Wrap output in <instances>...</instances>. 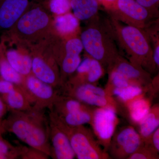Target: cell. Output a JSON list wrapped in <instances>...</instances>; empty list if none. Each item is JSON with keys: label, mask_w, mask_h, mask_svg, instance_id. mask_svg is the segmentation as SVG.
<instances>
[{"label": "cell", "mask_w": 159, "mask_h": 159, "mask_svg": "<svg viewBox=\"0 0 159 159\" xmlns=\"http://www.w3.org/2000/svg\"><path fill=\"white\" fill-rule=\"evenodd\" d=\"M123 75L133 84L148 87L152 83L150 74L140 66L127 61L119 56L108 68Z\"/></svg>", "instance_id": "obj_9"}, {"label": "cell", "mask_w": 159, "mask_h": 159, "mask_svg": "<svg viewBox=\"0 0 159 159\" xmlns=\"http://www.w3.org/2000/svg\"><path fill=\"white\" fill-rule=\"evenodd\" d=\"M113 22V27L112 29L110 27L111 31L129 56L130 62L145 70H154L157 67L154 62L153 50L145 32L136 26H122L116 21Z\"/></svg>", "instance_id": "obj_1"}, {"label": "cell", "mask_w": 159, "mask_h": 159, "mask_svg": "<svg viewBox=\"0 0 159 159\" xmlns=\"http://www.w3.org/2000/svg\"><path fill=\"white\" fill-rule=\"evenodd\" d=\"M83 49L82 42L79 39H72L66 43V55L61 64V68L64 73L70 74L76 71L81 62L80 54Z\"/></svg>", "instance_id": "obj_14"}, {"label": "cell", "mask_w": 159, "mask_h": 159, "mask_svg": "<svg viewBox=\"0 0 159 159\" xmlns=\"http://www.w3.org/2000/svg\"><path fill=\"white\" fill-rule=\"evenodd\" d=\"M142 144V138L134 127L124 126L115 131L107 152L111 158L127 159Z\"/></svg>", "instance_id": "obj_7"}, {"label": "cell", "mask_w": 159, "mask_h": 159, "mask_svg": "<svg viewBox=\"0 0 159 159\" xmlns=\"http://www.w3.org/2000/svg\"><path fill=\"white\" fill-rule=\"evenodd\" d=\"M91 60V57H86L80 62L76 70L79 75H81L83 77H84L83 83H85L86 77L89 70Z\"/></svg>", "instance_id": "obj_31"}, {"label": "cell", "mask_w": 159, "mask_h": 159, "mask_svg": "<svg viewBox=\"0 0 159 159\" xmlns=\"http://www.w3.org/2000/svg\"><path fill=\"white\" fill-rule=\"evenodd\" d=\"M103 73V68L101 63L91 57L89 70L86 77L85 83L95 84L101 78Z\"/></svg>", "instance_id": "obj_27"}, {"label": "cell", "mask_w": 159, "mask_h": 159, "mask_svg": "<svg viewBox=\"0 0 159 159\" xmlns=\"http://www.w3.org/2000/svg\"><path fill=\"white\" fill-rule=\"evenodd\" d=\"M6 57L10 65L21 75H28L31 72L32 60L29 56L11 50L7 52Z\"/></svg>", "instance_id": "obj_21"}, {"label": "cell", "mask_w": 159, "mask_h": 159, "mask_svg": "<svg viewBox=\"0 0 159 159\" xmlns=\"http://www.w3.org/2000/svg\"><path fill=\"white\" fill-rule=\"evenodd\" d=\"M99 2L102 3L107 9L111 8L116 2L117 0H97Z\"/></svg>", "instance_id": "obj_36"}, {"label": "cell", "mask_w": 159, "mask_h": 159, "mask_svg": "<svg viewBox=\"0 0 159 159\" xmlns=\"http://www.w3.org/2000/svg\"><path fill=\"white\" fill-rule=\"evenodd\" d=\"M7 109V105L2 98L0 97V134L2 133L1 127H2V123L3 121V118L5 114H6Z\"/></svg>", "instance_id": "obj_34"}, {"label": "cell", "mask_w": 159, "mask_h": 159, "mask_svg": "<svg viewBox=\"0 0 159 159\" xmlns=\"http://www.w3.org/2000/svg\"><path fill=\"white\" fill-rule=\"evenodd\" d=\"M93 110L94 108L89 107L87 108L62 115H54L52 118L70 127H76L86 124H90Z\"/></svg>", "instance_id": "obj_16"}, {"label": "cell", "mask_w": 159, "mask_h": 159, "mask_svg": "<svg viewBox=\"0 0 159 159\" xmlns=\"http://www.w3.org/2000/svg\"><path fill=\"white\" fill-rule=\"evenodd\" d=\"M117 111L109 107L94 108L90 125L100 145L108 151L112 138L119 123Z\"/></svg>", "instance_id": "obj_6"}, {"label": "cell", "mask_w": 159, "mask_h": 159, "mask_svg": "<svg viewBox=\"0 0 159 159\" xmlns=\"http://www.w3.org/2000/svg\"><path fill=\"white\" fill-rule=\"evenodd\" d=\"M16 115L7 121H3L2 131H9L35 150L47 155H51L47 131L40 116L23 113Z\"/></svg>", "instance_id": "obj_2"}, {"label": "cell", "mask_w": 159, "mask_h": 159, "mask_svg": "<svg viewBox=\"0 0 159 159\" xmlns=\"http://www.w3.org/2000/svg\"><path fill=\"white\" fill-rule=\"evenodd\" d=\"M80 37L84 48L102 66L108 68L119 56L110 28L94 24L83 31Z\"/></svg>", "instance_id": "obj_3"}, {"label": "cell", "mask_w": 159, "mask_h": 159, "mask_svg": "<svg viewBox=\"0 0 159 159\" xmlns=\"http://www.w3.org/2000/svg\"><path fill=\"white\" fill-rule=\"evenodd\" d=\"M67 90L69 96L86 105L100 107H111L115 109L117 112L121 109L119 102L108 94L105 89L93 84H80Z\"/></svg>", "instance_id": "obj_5"}, {"label": "cell", "mask_w": 159, "mask_h": 159, "mask_svg": "<svg viewBox=\"0 0 159 159\" xmlns=\"http://www.w3.org/2000/svg\"><path fill=\"white\" fill-rule=\"evenodd\" d=\"M2 0H0V2H1V1H2Z\"/></svg>", "instance_id": "obj_37"}, {"label": "cell", "mask_w": 159, "mask_h": 159, "mask_svg": "<svg viewBox=\"0 0 159 159\" xmlns=\"http://www.w3.org/2000/svg\"><path fill=\"white\" fill-rule=\"evenodd\" d=\"M15 88L14 84L12 83L9 82L5 80H0V94L6 95L13 90Z\"/></svg>", "instance_id": "obj_33"}, {"label": "cell", "mask_w": 159, "mask_h": 159, "mask_svg": "<svg viewBox=\"0 0 159 159\" xmlns=\"http://www.w3.org/2000/svg\"><path fill=\"white\" fill-rule=\"evenodd\" d=\"M55 24L57 31L62 34L73 33L76 31L79 25L78 19L71 13L57 16Z\"/></svg>", "instance_id": "obj_24"}, {"label": "cell", "mask_w": 159, "mask_h": 159, "mask_svg": "<svg viewBox=\"0 0 159 159\" xmlns=\"http://www.w3.org/2000/svg\"><path fill=\"white\" fill-rule=\"evenodd\" d=\"M31 70L35 77L43 82L54 85L56 83V74L48 65L39 57H34L32 60Z\"/></svg>", "instance_id": "obj_20"}, {"label": "cell", "mask_w": 159, "mask_h": 159, "mask_svg": "<svg viewBox=\"0 0 159 159\" xmlns=\"http://www.w3.org/2000/svg\"><path fill=\"white\" fill-rule=\"evenodd\" d=\"M109 9L121 15L122 18L128 22L129 25L140 29L144 27L152 14L135 0H117L116 4Z\"/></svg>", "instance_id": "obj_8"}, {"label": "cell", "mask_w": 159, "mask_h": 159, "mask_svg": "<svg viewBox=\"0 0 159 159\" xmlns=\"http://www.w3.org/2000/svg\"><path fill=\"white\" fill-rule=\"evenodd\" d=\"M6 105L9 108L16 111H25L29 108V103L22 90L16 88L9 93L2 96Z\"/></svg>", "instance_id": "obj_22"}, {"label": "cell", "mask_w": 159, "mask_h": 159, "mask_svg": "<svg viewBox=\"0 0 159 159\" xmlns=\"http://www.w3.org/2000/svg\"><path fill=\"white\" fill-rule=\"evenodd\" d=\"M159 157V153L145 146L143 143L142 145L127 159H158Z\"/></svg>", "instance_id": "obj_28"}, {"label": "cell", "mask_w": 159, "mask_h": 159, "mask_svg": "<svg viewBox=\"0 0 159 159\" xmlns=\"http://www.w3.org/2000/svg\"><path fill=\"white\" fill-rule=\"evenodd\" d=\"M29 0H2L0 2V28L8 29L20 17L29 5Z\"/></svg>", "instance_id": "obj_11"}, {"label": "cell", "mask_w": 159, "mask_h": 159, "mask_svg": "<svg viewBox=\"0 0 159 159\" xmlns=\"http://www.w3.org/2000/svg\"><path fill=\"white\" fill-rule=\"evenodd\" d=\"M48 22L47 14L39 8H37L31 9L20 18L17 28L23 34H31L43 29Z\"/></svg>", "instance_id": "obj_12"}, {"label": "cell", "mask_w": 159, "mask_h": 159, "mask_svg": "<svg viewBox=\"0 0 159 159\" xmlns=\"http://www.w3.org/2000/svg\"><path fill=\"white\" fill-rule=\"evenodd\" d=\"M139 133L142 141L146 140L159 127V107L155 104L151 107L150 111L139 123Z\"/></svg>", "instance_id": "obj_19"}, {"label": "cell", "mask_w": 159, "mask_h": 159, "mask_svg": "<svg viewBox=\"0 0 159 159\" xmlns=\"http://www.w3.org/2000/svg\"><path fill=\"white\" fill-rule=\"evenodd\" d=\"M109 77L107 86L106 88L107 91L113 88H121L133 84L127 78L118 71L115 70H110Z\"/></svg>", "instance_id": "obj_26"}, {"label": "cell", "mask_w": 159, "mask_h": 159, "mask_svg": "<svg viewBox=\"0 0 159 159\" xmlns=\"http://www.w3.org/2000/svg\"><path fill=\"white\" fill-rule=\"evenodd\" d=\"M0 75L3 79L13 84H20L22 81L21 75L13 68L7 59H0Z\"/></svg>", "instance_id": "obj_25"}, {"label": "cell", "mask_w": 159, "mask_h": 159, "mask_svg": "<svg viewBox=\"0 0 159 159\" xmlns=\"http://www.w3.org/2000/svg\"><path fill=\"white\" fill-rule=\"evenodd\" d=\"M141 6L148 9L152 13L157 11L159 7V0H135Z\"/></svg>", "instance_id": "obj_32"}, {"label": "cell", "mask_w": 159, "mask_h": 159, "mask_svg": "<svg viewBox=\"0 0 159 159\" xmlns=\"http://www.w3.org/2000/svg\"><path fill=\"white\" fill-rule=\"evenodd\" d=\"M150 85L143 87L137 85H130L121 88L111 89L107 92L110 96L124 105L134 99L145 95V93L150 90Z\"/></svg>", "instance_id": "obj_17"}, {"label": "cell", "mask_w": 159, "mask_h": 159, "mask_svg": "<svg viewBox=\"0 0 159 159\" xmlns=\"http://www.w3.org/2000/svg\"><path fill=\"white\" fill-rule=\"evenodd\" d=\"M153 59L157 68L159 66V43H157L154 50H153Z\"/></svg>", "instance_id": "obj_35"}, {"label": "cell", "mask_w": 159, "mask_h": 159, "mask_svg": "<svg viewBox=\"0 0 159 159\" xmlns=\"http://www.w3.org/2000/svg\"><path fill=\"white\" fill-rule=\"evenodd\" d=\"M27 90L36 101L43 103H54L57 97L52 85L43 82L34 76H29L26 80Z\"/></svg>", "instance_id": "obj_13"}, {"label": "cell", "mask_w": 159, "mask_h": 159, "mask_svg": "<svg viewBox=\"0 0 159 159\" xmlns=\"http://www.w3.org/2000/svg\"><path fill=\"white\" fill-rule=\"evenodd\" d=\"M99 4L97 0H71V8L77 19L84 20L97 14Z\"/></svg>", "instance_id": "obj_18"}, {"label": "cell", "mask_w": 159, "mask_h": 159, "mask_svg": "<svg viewBox=\"0 0 159 159\" xmlns=\"http://www.w3.org/2000/svg\"><path fill=\"white\" fill-rule=\"evenodd\" d=\"M52 121L66 134L77 159H111L93 133L84 125L70 127L57 119H53Z\"/></svg>", "instance_id": "obj_4"}, {"label": "cell", "mask_w": 159, "mask_h": 159, "mask_svg": "<svg viewBox=\"0 0 159 159\" xmlns=\"http://www.w3.org/2000/svg\"><path fill=\"white\" fill-rule=\"evenodd\" d=\"M14 155L10 145L0 138V159L12 158Z\"/></svg>", "instance_id": "obj_30"}, {"label": "cell", "mask_w": 159, "mask_h": 159, "mask_svg": "<svg viewBox=\"0 0 159 159\" xmlns=\"http://www.w3.org/2000/svg\"><path fill=\"white\" fill-rule=\"evenodd\" d=\"M125 106L131 121L134 124L139 125L149 112L152 107L151 101L150 98L144 95L132 100Z\"/></svg>", "instance_id": "obj_15"}, {"label": "cell", "mask_w": 159, "mask_h": 159, "mask_svg": "<svg viewBox=\"0 0 159 159\" xmlns=\"http://www.w3.org/2000/svg\"><path fill=\"white\" fill-rule=\"evenodd\" d=\"M54 103L56 104L57 109L56 115L57 116L73 112L89 107V105L70 96L57 98Z\"/></svg>", "instance_id": "obj_23"}, {"label": "cell", "mask_w": 159, "mask_h": 159, "mask_svg": "<svg viewBox=\"0 0 159 159\" xmlns=\"http://www.w3.org/2000/svg\"><path fill=\"white\" fill-rule=\"evenodd\" d=\"M51 142V155L54 159H74L75 154L66 134L54 123L50 131Z\"/></svg>", "instance_id": "obj_10"}, {"label": "cell", "mask_w": 159, "mask_h": 159, "mask_svg": "<svg viewBox=\"0 0 159 159\" xmlns=\"http://www.w3.org/2000/svg\"><path fill=\"white\" fill-rule=\"evenodd\" d=\"M71 0H51L50 9L53 13L58 15L64 14L71 8Z\"/></svg>", "instance_id": "obj_29"}]
</instances>
